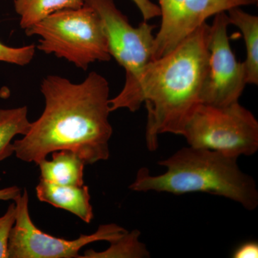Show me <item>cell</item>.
Instances as JSON below:
<instances>
[{"instance_id": "obj_20", "label": "cell", "mask_w": 258, "mask_h": 258, "mask_svg": "<svg viewBox=\"0 0 258 258\" xmlns=\"http://www.w3.org/2000/svg\"><path fill=\"white\" fill-rule=\"evenodd\" d=\"M21 195V189L18 186H10L0 189V200H15Z\"/></svg>"}, {"instance_id": "obj_2", "label": "cell", "mask_w": 258, "mask_h": 258, "mask_svg": "<svg viewBox=\"0 0 258 258\" xmlns=\"http://www.w3.org/2000/svg\"><path fill=\"white\" fill-rule=\"evenodd\" d=\"M210 25L199 27L167 54L153 60L133 93L120 105L131 112L143 103L147 109L146 144L159 147L162 134L181 135L186 121L201 103L208 74Z\"/></svg>"}, {"instance_id": "obj_4", "label": "cell", "mask_w": 258, "mask_h": 258, "mask_svg": "<svg viewBox=\"0 0 258 258\" xmlns=\"http://www.w3.org/2000/svg\"><path fill=\"white\" fill-rule=\"evenodd\" d=\"M25 32L28 37H40L39 50L66 59L84 71L96 61L111 59L101 19L86 4L56 12Z\"/></svg>"}, {"instance_id": "obj_1", "label": "cell", "mask_w": 258, "mask_h": 258, "mask_svg": "<svg viewBox=\"0 0 258 258\" xmlns=\"http://www.w3.org/2000/svg\"><path fill=\"white\" fill-rule=\"evenodd\" d=\"M40 91L45 109L28 133L13 144L17 157L38 164L50 153L70 150L86 164L108 159L113 134L108 81L95 71L80 83L50 75Z\"/></svg>"}, {"instance_id": "obj_10", "label": "cell", "mask_w": 258, "mask_h": 258, "mask_svg": "<svg viewBox=\"0 0 258 258\" xmlns=\"http://www.w3.org/2000/svg\"><path fill=\"white\" fill-rule=\"evenodd\" d=\"M36 194L40 201L71 212L86 223L93 220V208L87 186L59 185L40 179Z\"/></svg>"}, {"instance_id": "obj_16", "label": "cell", "mask_w": 258, "mask_h": 258, "mask_svg": "<svg viewBox=\"0 0 258 258\" xmlns=\"http://www.w3.org/2000/svg\"><path fill=\"white\" fill-rule=\"evenodd\" d=\"M35 45L20 47L8 46L0 41V62L25 66L30 63L35 54Z\"/></svg>"}, {"instance_id": "obj_12", "label": "cell", "mask_w": 258, "mask_h": 258, "mask_svg": "<svg viewBox=\"0 0 258 258\" xmlns=\"http://www.w3.org/2000/svg\"><path fill=\"white\" fill-rule=\"evenodd\" d=\"M230 25L237 27L243 36L247 57L243 63L247 84H258V17L246 13L241 7L227 11Z\"/></svg>"}, {"instance_id": "obj_13", "label": "cell", "mask_w": 258, "mask_h": 258, "mask_svg": "<svg viewBox=\"0 0 258 258\" xmlns=\"http://www.w3.org/2000/svg\"><path fill=\"white\" fill-rule=\"evenodd\" d=\"M85 0H14L20 28L26 30L57 11L82 8Z\"/></svg>"}, {"instance_id": "obj_11", "label": "cell", "mask_w": 258, "mask_h": 258, "mask_svg": "<svg viewBox=\"0 0 258 258\" xmlns=\"http://www.w3.org/2000/svg\"><path fill=\"white\" fill-rule=\"evenodd\" d=\"M52 160L43 159L40 166L41 179L59 185L83 186L85 162L74 152L70 150L52 152Z\"/></svg>"}, {"instance_id": "obj_15", "label": "cell", "mask_w": 258, "mask_h": 258, "mask_svg": "<svg viewBox=\"0 0 258 258\" xmlns=\"http://www.w3.org/2000/svg\"><path fill=\"white\" fill-rule=\"evenodd\" d=\"M141 232L138 230L126 232L111 242L109 248L103 252H96L93 249L86 251L84 256L86 258H108L128 257L146 258L150 257V252L148 250L147 245L139 240Z\"/></svg>"}, {"instance_id": "obj_14", "label": "cell", "mask_w": 258, "mask_h": 258, "mask_svg": "<svg viewBox=\"0 0 258 258\" xmlns=\"http://www.w3.org/2000/svg\"><path fill=\"white\" fill-rule=\"evenodd\" d=\"M30 126L26 106L0 110V161L15 153L12 140L15 136L26 135Z\"/></svg>"}, {"instance_id": "obj_8", "label": "cell", "mask_w": 258, "mask_h": 258, "mask_svg": "<svg viewBox=\"0 0 258 258\" xmlns=\"http://www.w3.org/2000/svg\"><path fill=\"white\" fill-rule=\"evenodd\" d=\"M227 12L215 15L208 37V74L201 93V103L224 106L239 101L246 85L243 63L231 48Z\"/></svg>"}, {"instance_id": "obj_18", "label": "cell", "mask_w": 258, "mask_h": 258, "mask_svg": "<svg viewBox=\"0 0 258 258\" xmlns=\"http://www.w3.org/2000/svg\"><path fill=\"white\" fill-rule=\"evenodd\" d=\"M137 7L144 18V21H149L161 15L159 6L151 0H132Z\"/></svg>"}, {"instance_id": "obj_5", "label": "cell", "mask_w": 258, "mask_h": 258, "mask_svg": "<svg viewBox=\"0 0 258 258\" xmlns=\"http://www.w3.org/2000/svg\"><path fill=\"white\" fill-rule=\"evenodd\" d=\"M181 136L189 147L215 151L238 159L258 150V121L238 102L224 106L200 103Z\"/></svg>"}, {"instance_id": "obj_7", "label": "cell", "mask_w": 258, "mask_h": 258, "mask_svg": "<svg viewBox=\"0 0 258 258\" xmlns=\"http://www.w3.org/2000/svg\"><path fill=\"white\" fill-rule=\"evenodd\" d=\"M16 205L15 225L10 232L8 257H81L80 249L97 241L111 242L122 237L127 230L115 224L101 225L91 235H81L74 240H67L45 233L34 225L29 213L28 194L25 190L14 200Z\"/></svg>"}, {"instance_id": "obj_3", "label": "cell", "mask_w": 258, "mask_h": 258, "mask_svg": "<svg viewBox=\"0 0 258 258\" xmlns=\"http://www.w3.org/2000/svg\"><path fill=\"white\" fill-rule=\"evenodd\" d=\"M237 159L208 149L184 147L158 162L166 168L163 174L151 175L147 168L139 169L129 189L174 195L212 194L252 211L258 206L257 184L252 176L241 170Z\"/></svg>"}, {"instance_id": "obj_19", "label": "cell", "mask_w": 258, "mask_h": 258, "mask_svg": "<svg viewBox=\"0 0 258 258\" xmlns=\"http://www.w3.org/2000/svg\"><path fill=\"white\" fill-rule=\"evenodd\" d=\"M234 258L258 257V244L256 242H248L242 244L235 249L232 254Z\"/></svg>"}, {"instance_id": "obj_9", "label": "cell", "mask_w": 258, "mask_h": 258, "mask_svg": "<svg viewBox=\"0 0 258 258\" xmlns=\"http://www.w3.org/2000/svg\"><path fill=\"white\" fill-rule=\"evenodd\" d=\"M258 0H182L169 25L154 37L153 60L170 52L212 16L236 7L257 4Z\"/></svg>"}, {"instance_id": "obj_6", "label": "cell", "mask_w": 258, "mask_h": 258, "mask_svg": "<svg viewBox=\"0 0 258 258\" xmlns=\"http://www.w3.org/2000/svg\"><path fill=\"white\" fill-rule=\"evenodd\" d=\"M85 4L96 10L103 23L108 50L125 71L123 89L109 100L111 112L119 109L120 105L137 87L148 64L153 60L155 25L144 21L137 28L117 8L113 0H85Z\"/></svg>"}, {"instance_id": "obj_17", "label": "cell", "mask_w": 258, "mask_h": 258, "mask_svg": "<svg viewBox=\"0 0 258 258\" xmlns=\"http://www.w3.org/2000/svg\"><path fill=\"white\" fill-rule=\"evenodd\" d=\"M16 205L11 204L6 213L0 217V258L8 257V242L10 232L15 225Z\"/></svg>"}]
</instances>
